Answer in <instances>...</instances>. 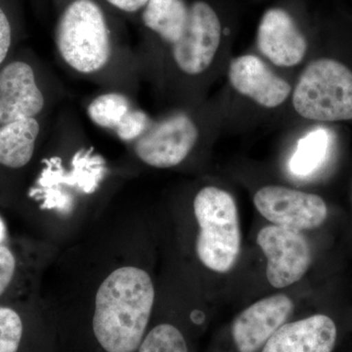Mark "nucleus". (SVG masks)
Returning a JSON list of instances; mask_svg holds the SVG:
<instances>
[{
    "label": "nucleus",
    "mask_w": 352,
    "mask_h": 352,
    "mask_svg": "<svg viewBox=\"0 0 352 352\" xmlns=\"http://www.w3.org/2000/svg\"><path fill=\"white\" fill-rule=\"evenodd\" d=\"M155 287L148 272L126 265L113 270L95 295L89 323L96 352H136L151 320Z\"/></svg>",
    "instance_id": "obj_1"
},
{
    "label": "nucleus",
    "mask_w": 352,
    "mask_h": 352,
    "mask_svg": "<svg viewBox=\"0 0 352 352\" xmlns=\"http://www.w3.org/2000/svg\"><path fill=\"white\" fill-rule=\"evenodd\" d=\"M55 46L68 68L98 76L120 50L124 25L119 14L101 0H54Z\"/></svg>",
    "instance_id": "obj_2"
},
{
    "label": "nucleus",
    "mask_w": 352,
    "mask_h": 352,
    "mask_svg": "<svg viewBox=\"0 0 352 352\" xmlns=\"http://www.w3.org/2000/svg\"><path fill=\"white\" fill-rule=\"evenodd\" d=\"M199 234L196 252L206 267L217 273L232 270L241 251V228L237 206L226 190L204 187L193 203Z\"/></svg>",
    "instance_id": "obj_3"
},
{
    "label": "nucleus",
    "mask_w": 352,
    "mask_h": 352,
    "mask_svg": "<svg viewBox=\"0 0 352 352\" xmlns=\"http://www.w3.org/2000/svg\"><path fill=\"white\" fill-rule=\"evenodd\" d=\"M296 112L307 120H352V72L346 65L321 58L307 65L293 92Z\"/></svg>",
    "instance_id": "obj_4"
},
{
    "label": "nucleus",
    "mask_w": 352,
    "mask_h": 352,
    "mask_svg": "<svg viewBox=\"0 0 352 352\" xmlns=\"http://www.w3.org/2000/svg\"><path fill=\"white\" fill-rule=\"evenodd\" d=\"M223 25L217 7L208 0L189 3V18L182 38L170 46L171 56L185 75H201L210 68L221 43Z\"/></svg>",
    "instance_id": "obj_5"
},
{
    "label": "nucleus",
    "mask_w": 352,
    "mask_h": 352,
    "mask_svg": "<svg viewBox=\"0 0 352 352\" xmlns=\"http://www.w3.org/2000/svg\"><path fill=\"white\" fill-rule=\"evenodd\" d=\"M256 242L267 259L266 277L274 288L295 284L309 270L311 248L302 231L272 224L259 231Z\"/></svg>",
    "instance_id": "obj_6"
},
{
    "label": "nucleus",
    "mask_w": 352,
    "mask_h": 352,
    "mask_svg": "<svg viewBox=\"0 0 352 352\" xmlns=\"http://www.w3.org/2000/svg\"><path fill=\"white\" fill-rule=\"evenodd\" d=\"M199 138L195 122L186 113H175L152 122L134 141L133 151L142 163L156 168L178 166L189 156Z\"/></svg>",
    "instance_id": "obj_7"
},
{
    "label": "nucleus",
    "mask_w": 352,
    "mask_h": 352,
    "mask_svg": "<svg viewBox=\"0 0 352 352\" xmlns=\"http://www.w3.org/2000/svg\"><path fill=\"white\" fill-rule=\"evenodd\" d=\"M254 205L264 219L278 226L312 230L325 222L328 208L320 196L270 185L256 192Z\"/></svg>",
    "instance_id": "obj_8"
},
{
    "label": "nucleus",
    "mask_w": 352,
    "mask_h": 352,
    "mask_svg": "<svg viewBox=\"0 0 352 352\" xmlns=\"http://www.w3.org/2000/svg\"><path fill=\"white\" fill-rule=\"evenodd\" d=\"M256 43L259 51L278 67H295L302 61L308 43L298 21L288 9L271 7L259 22Z\"/></svg>",
    "instance_id": "obj_9"
},
{
    "label": "nucleus",
    "mask_w": 352,
    "mask_h": 352,
    "mask_svg": "<svg viewBox=\"0 0 352 352\" xmlns=\"http://www.w3.org/2000/svg\"><path fill=\"white\" fill-rule=\"evenodd\" d=\"M294 311L289 296L264 298L241 312L232 324L231 333L239 352H256L286 323Z\"/></svg>",
    "instance_id": "obj_10"
},
{
    "label": "nucleus",
    "mask_w": 352,
    "mask_h": 352,
    "mask_svg": "<svg viewBox=\"0 0 352 352\" xmlns=\"http://www.w3.org/2000/svg\"><path fill=\"white\" fill-rule=\"evenodd\" d=\"M44 106L45 97L29 64L12 62L0 71V126L36 118Z\"/></svg>",
    "instance_id": "obj_11"
},
{
    "label": "nucleus",
    "mask_w": 352,
    "mask_h": 352,
    "mask_svg": "<svg viewBox=\"0 0 352 352\" xmlns=\"http://www.w3.org/2000/svg\"><path fill=\"white\" fill-rule=\"evenodd\" d=\"M228 78L238 94L261 107H279L292 94L289 82L273 73L263 60L254 55L234 58L229 65Z\"/></svg>",
    "instance_id": "obj_12"
},
{
    "label": "nucleus",
    "mask_w": 352,
    "mask_h": 352,
    "mask_svg": "<svg viewBox=\"0 0 352 352\" xmlns=\"http://www.w3.org/2000/svg\"><path fill=\"white\" fill-rule=\"evenodd\" d=\"M335 322L316 314L285 323L264 344L263 352H333L337 342Z\"/></svg>",
    "instance_id": "obj_13"
},
{
    "label": "nucleus",
    "mask_w": 352,
    "mask_h": 352,
    "mask_svg": "<svg viewBox=\"0 0 352 352\" xmlns=\"http://www.w3.org/2000/svg\"><path fill=\"white\" fill-rule=\"evenodd\" d=\"M188 18L186 0H149L139 16L146 31L170 46L182 38Z\"/></svg>",
    "instance_id": "obj_14"
},
{
    "label": "nucleus",
    "mask_w": 352,
    "mask_h": 352,
    "mask_svg": "<svg viewBox=\"0 0 352 352\" xmlns=\"http://www.w3.org/2000/svg\"><path fill=\"white\" fill-rule=\"evenodd\" d=\"M41 126L36 118L0 126V164L21 168L34 156Z\"/></svg>",
    "instance_id": "obj_15"
},
{
    "label": "nucleus",
    "mask_w": 352,
    "mask_h": 352,
    "mask_svg": "<svg viewBox=\"0 0 352 352\" xmlns=\"http://www.w3.org/2000/svg\"><path fill=\"white\" fill-rule=\"evenodd\" d=\"M330 145V138L325 129L309 132L300 139L289 161V170L298 176L311 175L325 161Z\"/></svg>",
    "instance_id": "obj_16"
},
{
    "label": "nucleus",
    "mask_w": 352,
    "mask_h": 352,
    "mask_svg": "<svg viewBox=\"0 0 352 352\" xmlns=\"http://www.w3.org/2000/svg\"><path fill=\"white\" fill-rule=\"evenodd\" d=\"M132 109L131 102L126 95L117 91L106 92L90 102L87 115L96 126L115 131Z\"/></svg>",
    "instance_id": "obj_17"
},
{
    "label": "nucleus",
    "mask_w": 352,
    "mask_h": 352,
    "mask_svg": "<svg viewBox=\"0 0 352 352\" xmlns=\"http://www.w3.org/2000/svg\"><path fill=\"white\" fill-rule=\"evenodd\" d=\"M136 352H189L182 331L170 323H160L147 330Z\"/></svg>",
    "instance_id": "obj_18"
},
{
    "label": "nucleus",
    "mask_w": 352,
    "mask_h": 352,
    "mask_svg": "<svg viewBox=\"0 0 352 352\" xmlns=\"http://www.w3.org/2000/svg\"><path fill=\"white\" fill-rule=\"evenodd\" d=\"M25 337V322L13 308L0 307V352H21Z\"/></svg>",
    "instance_id": "obj_19"
},
{
    "label": "nucleus",
    "mask_w": 352,
    "mask_h": 352,
    "mask_svg": "<svg viewBox=\"0 0 352 352\" xmlns=\"http://www.w3.org/2000/svg\"><path fill=\"white\" fill-rule=\"evenodd\" d=\"M152 124L149 116L142 110L132 109L115 129L120 140L133 143L143 135Z\"/></svg>",
    "instance_id": "obj_20"
},
{
    "label": "nucleus",
    "mask_w": 352,
    "mask_h": 352,
    "mask_svg": "<svg viewBox=\"0 0 352 352\" xmlns=\"http://www.w3.org/2000/svg\"><path fill=\"white\" fill-rule=\"evenodd\" d=\"M16 271V258L6 245H0V296L12 282Z\"/></svg>",
    "instance_id": "obj_21"
},
{
    "label": "nucleus",
    "mask_w": 352,
    "mask_h": 352,
    "mask_svg": "<svg viewBox=\"0 0 352 352\" xmlns=\"http://www.w3.org/2000/svg\"><path fill=\"white\" fill-rule=\"evenodd\" d=\"M120 16L134 17L140 16L149 0H101Z\"/></svg>",
    "instance_id": "obj_22"
},
{
    "label": "nucleus",
    "mask_w": 352,
    "mask_h": 352,
    "mask_svg": "<svg viewBox=\"0 0 352 352\" xmlns=\"http://www.w3.org/2000/svg\"><path fill=\"white\" fill-rule=\"evenodd\" d=\"M13 29L8 14L0 6V65L3 63L11 47Z\"/></svg>",
    "instance_id": "obj_23"
},
{
    "label": "nucleus",
    "mask_w": 352,
    "mask_h": 352,
    "mask_svg": "<svg viewBox=\"0 0 352 352\" xmlns=\"http://www.w3.org/2000/svg\"><path fill=\"white\" fill-rule=\"evenodd\" d=\"M4 238H6V226H4L3 221L0 217V242H2Z\"/></svg>",
    "instance_id": "obj_24"
}]
</instances>
